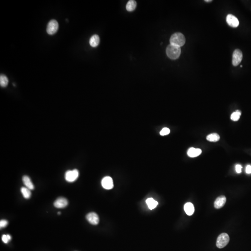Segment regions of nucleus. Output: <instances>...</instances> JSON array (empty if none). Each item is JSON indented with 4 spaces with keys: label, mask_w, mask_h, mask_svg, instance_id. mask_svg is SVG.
<instances>
[{
    "label": "nucleus",
    "mask_w": 251,
    "mask_h": 251,
    "mask_svg": "<svg viewBox=\"0 0 251 251\" xmlns=\"http://www.w3.org/2000/svg\"><path fill=\"white\" fill-rule=\"evenodd\" d=\"M170 44L182 47L186 42V39L181 33H175L171 36L170 39Z\"/></svg>",
    "instance_id": "f257e3e1"
},
{
    "label": "nucleus",
    "mask_w": 251,
    "mask_h": 251,
    "mask_svg": "<svg viewBox=\"0 0 251 251\" xmlns=\"http://www.w3.org/2000/svg\"><path fill=\"white\" fill-rule=\"evenodd\" d=\"M167 56L170 59L175 60L178 59L181 53L180 47L170 44L167 47L166 49Z\"/></svg>",
    "instance_id": "f03ea898"
},
{
    "label": "nucleus",
    "mask_w": 251,
    "mask_h": 251,
    "mask_svg": "<svg viewBox=\"0 0 251 251\" xmlns=\"http://www.w3.org/2000/svg\"><path fill=\"white\" fill-rule=\"evenodd\" d=\"M230 238L226 233L220 234L217 240L216 246L219 248H222L226 247L229 243Z\"/></svg>",
    "instance_id": "7ed1b4c3"
},
{
    "label": "nucleus",
    "mask_w": 251,
    "mask_h": 251,
    "mask_svg": "<svg viewBox=\"0 0 251 251\" xmlns=\"http://www.w3.org/2000/svg\"><path fill=\"white\" fill-rule=\"evenodd\" d=\"M79 171L77 169L68 170L66 172L65 178L66 181L68 182H73L76 181L79 176Z\"/></svg>",
    "instance_id": "20e7f679"
},
{
    "label": "nucleus",
    "mask_w": 251,
    "mask_h": 251,
    "mask_svg": "<svg viewBox=\"0 0 251 251\" xmlns=\"http://www.w3.org/2000/svg\"><path fill=\"white\" fill-rule=\"evenodd\" d=\"M59 24L56 20H52L48 23L47 27V32L50 35H54L58 31Z\"/></svg>",
    "instance_id": "39448f33"
},
{
    "label": "nucleus",
    "mask_w": 251,
    "mask_h": 251,
    "mask_svg": "<svg viewBox=\"0 0 251 251\" xmlns=\"http://www.w3.org/2000/svg\"><path fill=\"white\" fill-rule=\"evenodd\" d=\"M243 58V54L241 50L239 49L235 50L232 55V65L234 66H237L240 63Z\"/></svg>",
    "instance_id": "423d86ee"
},
{
    "label": "nucleus",
    "mask_w": 251,
    "mask_h": 251,
    "mask_svg": "<svg viewBox=\"0 0 251 251\" xmlns=\"http://www.w3.org/2000/svg\"><path fill=\"white\" fill-rule=\"evenodd\" d=\"M101 185L104 189L107 190L112 189L113 188L112 178L109 176H106L103 178L101 180Z\"/></svg>",
    "instance_id": "0eeeda50"
},
{
    "label": "nucleus",
    "mask_w": 251,
    "mask_h": 251,
    "mask_svg": "<svg viewBox=\"0 0 251 251\" xmlns=\"http://www.w3.org/2000/svg\"><path fill=\"white\" fill-rule=\"evenodd\" d=\"M226 21L228 24L230 26V27L235 28L239 26V20L236 17L233 15L228 14L226 18Z\"/></svg>",
    "instance_id": "6e6552de"
},
{
    "label": "nucleus",
    "mask_w": 251,
    "mask_h": 251,
    "mask_svg": "<svg viewBox=\"0 0 251 251\" xmlns=\"http://www.w3.org/2000/svg\"><path fill=\"white\" fill-rule=\"evenodd\" d=\"M86 219L91 224L96 225L99 223V217L97 214L94 212L88 213L86 216Z\"/></svg>",
    "instance_id": "1a4fd4ad"
},
{
    "label": "nucleus",
    "mask_w": 251,
    "mask_h": 251,
    "mask_svg": "<svg viewBox=\"0 0 251 251\" xmlns=\"http://www.w3.org/2000/svg\"><path fill=\"white\" fill-rule=\"evenodd\" d=\"M68 204L67 199L64 197H59L55 201L53 205L58 208H63L67 207Z\"/></svg>",
    "instance_id": "9d476101"
},
{
    "label": "nucleus",
    "mask_w": 251,
    "mask_h": 251,
    "mask_svg": "<svg viewBox=\"0 0 251 251\" xmlns=\"http://www.w3.org/2000/svg\"><path fill=\"white\" fill-rule=\"evenodd\" d=\"M227 201V199L225 196H220L218 197V198L216 199L215 200L214 206L215 208L217 209H220L224 206Z\"/></svg>",
    "instance_id": "9b49d317"
},
{
    "label": "nucleus",
    "mask_w": 251,
    "mask_h": 251,
    "mask_svg": "<svg viewBox=\"0 0 251 251\" xmlns=\"http://www.w3.org/2000/svg\"><path fill=\"white\" fill-rule=\"evenodd\" d=\"M201 153H202V150L200 148H191L188 150L187 153L188 156L191 158H194L200 155Z\"/></svg>",
    "instance_id": "f8f14e48"
},
{
    "label": "nucleus",
    "mask_w": 251,
    "mask_h": 251,
    "mask_svg": "<svg viewBox=\"0 0 251 251\" xmlns=\"http://www.w3.org/2000/svg\"><path fill=\"white\" fill-rule=\"evenodd\" d=\"M22 181L26 188H28L30 190H33L35 188V187L31 181V179L27 175L24 176L22 177Z\"/></svg>",
    "instance_id": "ddd939ff"
},
{
    "label": "nucleus",
    "mask_w": 251,
    "mask_h": 251,
    "mask_svg": "<svg viewBox=\"0 0 251 251\" xmlns=\"http://www.w3.org/2000/svg\"><path fill=\"white\" fill-rule=\"evenodd\" d=\"M184 210L188 215H192L195 212V208L193 205L190 202L187 203L185 205Z\"/></svg>",
    "instance_id": "4468645a"
},
{
    "label": "nucleus",
    "mask_w": 251,
    "mask_h": 251,
    "mask_svg": "<svg viewBox=\"0 0 251 251\" xmlns=\"http://www.w3.org/2000/svg\"><path fill=\"white\" fill-rule=\"evenodd\" d=\"M100 43V37L98 35H95L91 37L89 40V44L91 47H96Z\"/></svg>",
    "instance_id": "2eb2a0df"
},
{
    "label": "nucleus",
    "mask_w": 251,
    "mask_h": 251,
    "mask_svg": "<svg viewBox=\"0 0 251 251\" xmlns=\"http://www.w3.org/2000/svg\"><path fill=\"white\" fill-rule=\"evenodd\" d=\"M146 203L150 210L155 209L158 205V202L152 198L147 199L146 200Z\"/></svg>",
    "instance_id": "dca6fc26"
},
{
    "label": "nucleus",
    "mask_w": 251,
    "mask_h": 251,
    "mask_svg": "<svg viewBox=\"0 0 251 251\" xmlns=\"http://www.w3.org/2000/svg\"><path fill=\"white\" fill-rule=\"evenodd\" d=\"M220 139V136L216 133H212L207 136V140L211 142H217Z\"/></svg>",
    "instance_id": "f3484780"
},
{
    "label": "nucleus",
    "mask_w": 251,
    "mask_h": 251,
    "mask_svg": "<svg viewBox=\"0 0 251 251\" xmlns=\"http://www.w3.org/2000/svg\"><path fill=\"white\" fill-rule=\"evenodd\" d=\"M136 2L133 0H130L128 1L126 5V9L128 11H133L135 9L136 7Z\"/></svg>",
    "instance_id": "a211bd4d"
},
{
    "label": "nucleus",
    "mask_w": 251,
    "mask_h": 251,
    "mask_svg": "<svg viewBox=\"0 0 251 251\" xmlns=\"http://www.w3.org/2000/svg\"><path fill=\"white\" fill-rule=\"evenodd\" d=\"M21 193L24 198L26 199H29L31 196V193L30 189L26 187H22L21 189Z\"/></svg>",
    "instance_id": "6ab92c4d"
},
{
    "label": "nucleus",
    "mask_w": 251,
    "mask_h": 251,
    "mask_svg": "<svg viewBox=\"0 0 251 251\" xmlns=\"http://www.w3.org/2000/svg\"><path fill=\"white\" fill-rule=\"evenodd\" d=\"M9 83V79L4 75L0 76V85L3 88L7 87Z\"/></svg>",
    "instance_id": "aec40b11"
},
{
    "label": "nucleus",
    "mask_w": 251,
    "mask_h": 251,
    "mask_svg": "<svg viewBox=\"0 0 251 251\" xmlns=\"http://www.w3.org/2000/svg\"><path fill=\"white\" fill-rule=\"evenodd\" d=\"M241 115L240 110H237L235 112L232 113L231 116V119L233 121H236L239 120Z\"/></svg>",
    "instance_id": "412c9836"
},
{
    "label": "nucleus",
    "mask_w": 251,
    "mask_h": 251,
    "mask_svg": "<svg viewBox=\"0 0 251 251\" xmlns=\"http://www.w3.org/2000/svg\"><path fill=\"white\" fill-rule=\"evenodd\" d=\"M170 132V129L168 128H164L160 132V135L161 136L167 135L169 134Z\"/></svg>",
    "instance_id": "4be33fe9"
},
{
    "label": "nucleus",
    "mask_w": 251,
    "mask_h": 251,
    "mask_svg": "<svg viewBox=\"0 0 251 251\" xmlns=\"http://www.w3.org/2000/svg\"><path fill=\"white\" fill-rule=\"evenodd\" d=\"M8 221L6 220H2L0 221V227L1 228L5 227L8 225Z\"/></svg>",
    "instance_id": "5701e85b"
},
{
    "label": "nucleus",
    "mask_w": 251,
    "mask_h": 251,
    "mask_svg": "<svg viewBox=\"0 0 251 251\" xmlns=\"http://www.w3.org/2000/svg\"><path fill=\"white\" fill-rule=\"evenodd\" d=\"M242 166H241L240 165H237L236 166L235 168L236 172L238 173H240L242 172Z\"/></svg>",
    "instance_id": "b1692460"
},
{
    "label": "nucleus",
    "mask_w": 251,
    "mask_h": 251,
    "mask_svg": "<svg viewBox=\"0 0 251 251\" xmlns=\"http://www.w3.org/2000/svg\"><path fill=\"white\" fill-rule=\"evenodd\" d=\"M1 239H2V241H3L4 243H8V242L9 241V239H8V237H7V235H3Z\"/></svg>",
    "instance_id": "393cba45"
},
{
    "label": "nucleus",
    "mask_w": 251,
    "mask_h": 251,
    "mask_svg": "<svg viewBox=\"0 0 251 251\" xmlns=\"http://www.w3.org/2000/svg\"><path fill=\"white\" fill-rule=\"evenodd\" d=\"M246 172L247 174L251 173V165H247L246 168Z\"/></svg>",
    "instance_id": "a878e982"
},
{
    "label": "nucleus",
    "mask_w": 251,
    "mask_h": 251,
    "mask_svg": "<svg viewBox=\"0 0 251 251\" xmlns=\"http://www.w3.org/2000/svg\"><path fill=\"white\" fill-rule=\"evenodd\" d=\"M7 235V237H8V239H9V241H10V240H11V236H10V235Z\"/></svg>",
    "instance_id": "bb28decb"
},
{
    "label": "nucleus",
    "mask_w": 251,
    "mask_h": 251,
    "mask_svg": "<svg viewBox=\"0 0 251 251\" xmlns=\"http://www.w3.org/2000/svg\"><path fill=\"white\" fill-rule=\"evenodd\" d=\"M212 1V0H205V1L206 2H211V1Z\"/></svg>",
    "instance_id": "cd10ccee"
},
{
    "label": "nucleus",
    "mask_w": 251,
    "mask_h": 251,
    "mask_svg": "<svg viewBox=\"0 0 251 251\" xmlns=\"http://www.w3.org/2000/svg\"><path fill=\"white\" fill-rule=\"evenodd\" d=\"M58 215H60V214H61V212H58Z\"/></svg>",
    "instance_id": "c85d7f7f"
}]
</instances>
